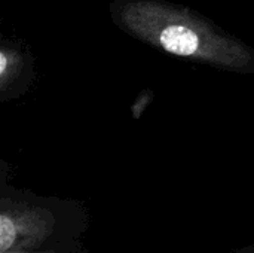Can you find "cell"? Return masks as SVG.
Returning a JSON list of instances; mask_svg holds the SVG:
<instances>
[{
    "label": "cell",
    "mask_w": 254,
    "mask_h": 253,
    "mask_svg": "<svg viewBox=\"0 0 254 253\" xmlns=\"http://www.w3.org/2000/svg\"><path fill=\"white\" fill-rule=\"evenodd\" d=\"M158 43L168 52L183 57H192L201 51V39L190 27L171 24L158 33Z\"/></svg>",
    "instance_id": "cell-2"
},
{
    "label": "cell",
    "mask_w": 254,
    "mask_h": 253,
    "mask_svg": "<svg viewBox=\"0 0 254 253\" xmlns=\"http://www.w3.org/2000/svg\"><path fill=\"white\" fill-rule=\"evenodd\" d=\"M54 215L43 209L21 207L3 203L0 213V252L7 251H55L58 239Z\"/></svg>",
    "instance_id": "cell-1"
},
{
    "label": "cell",
    "mask_w": 254,
    "mask_h": 253,
    "mask_svg": "<svg viewBox=\"0 0 254 253\" xmlns=\"http://www.w3.org/2000/svg\"><path fill=\"white\" fill-rule=\"evenodd\" d=\"M0 253H61L60 251H7Z\"/></svg>",
    "instance_id": "cell-3"
},
{
    "label": "cell",
    "mask_w": 254,
    "mask_h": 253,
    "mask_svg": "<svg viewBox=\"0 0 254 253\" xmlns=\"http://www.w3.org/2000/svg\"><path fill=\"white\" fill-rule=\"evenodd\" d=\"M240 253H244V252H240ZM249 253H254V251H249Z\"/></svg>",
    "instance_id": "cell-4"
}]
</instances>
